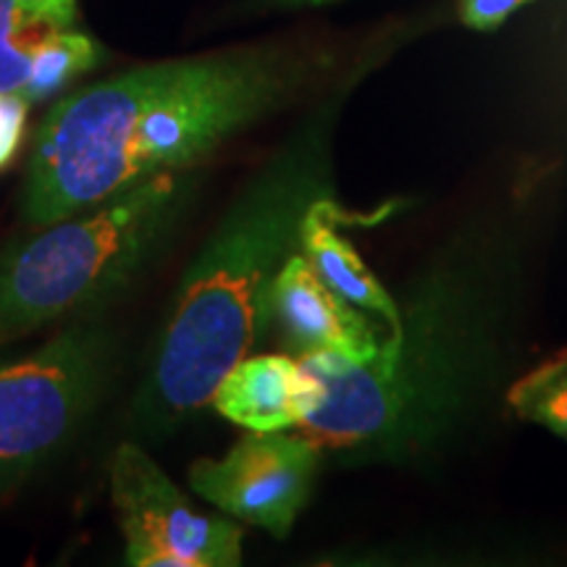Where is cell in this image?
I'll return each instance as SVG.
<instances>
[{"instance_id": "5", "label": "cell", "mask_w": 567, "mask_h": 567, "mask_svg": "<svg viewBox=\"0 0 567 567\" xmlns=\"http://www.w3.org/2000/svg\"><path fill=\"white\" fill-rule=\"evenodd\" d=\"M111 499L132 567H237L245 528L239 520L203 515L163 467L132 442L111 460Z\"/></svg>"}, {"instance_id": "6", "label": "cell", "mask_w": 567, "mask_h": 567, "mask_svg": "<svg viewBox=\"0 0 567 567\" xmlns=\"http://www.w3.org/2000/svg\"><path fill=\"white\" fill-rule=\"evenodd\" d=\"M321 446L300 431H247L218 460H197L189 486L221 515L287 538L308 507Z\"/></svg>"}, {"instance_id": "1", "label": "cell", "mask_w": 567, "mask_h": 567, "mask_svg": "<svg viewBox=\"0 0 567 567\" xmlns=\"http://www.w3.org/2000/svg\"><path fill=\"white\" fill-rule=\"evenodd\" d=\"M316 63L284 48L147 63L63 97L34 134L21 213L48 226L200 166L300 95Z\"/></svg>"}, {"instance_id": "10", "label": "cell", "mask_w": 567, "mask_h": 567, "mask_svg": "<svg viewBox=\"0 0 567 567\" xmlns=\"http://www.w3.org/2000/svg\"><path fill=\"white\" fill-rule=\"evenodd\" d=\"M97 61H101V45L87 34L69 30V27L48 32L34 48L32 74L19 95L30 105L48 101L71 80L97 66Z\"/></svg>"}, {"instance_id": "3", "label": "cell", "mask_w": 567, "mask_h": 567, "mask_svg": "<svg viewBox=\"0 0 567 567\" xmlns=\"http://www.w3.org/2000/svg\"><path fill=\"white\" fill-rule=\"evenodd\" d=\"M197 187L195 168L134 184L38 237L0 252V347L101 305L137 279L172 243Z\"/></svg>"}, {"instance_id": "7", "label": "cell", "mask_w": 567, "mask_h": 567, "mask_svg": "<svg viewBox=\"0 0 567 567\" xmlns=\"http://www.w3.org/2000/svg\"><path fill=\"white\" fill-rule=\"evenodd\" d=\"M266 331H274L281 350L295 358L339 352L358 363L373 360L389 339L386 326L339 297L300 250L289 255L268 284L264 334Z\"/></svg>"}, {"instance_id": "13", "label": "cell", "mask_w": 567, "mask_h": 567, "mask_svg": "<svg viewBox=\"0 0 567 567\" xmlns=\"http://www.w3.org/2000/svg\"><path fill=\"white\" fill-rule=\"evenodd\" d=\"M30 103L19 92H0V172L17 158Z\"/></svg>"}, {"instance_id": "16", "label": "cell", "mask_w": 567, "mask_h": 567, "mask_svg": "<svg viewBox=\"0 0 567 567\" xmlns=\"http://www.w3.org/2000/svg\"><path fill=\"white\" fill-rule=\"evenodd\" d=\"M287 6H321V3H329V0H284Z\"/></svg>"}, {"instance_id": "9", "label": "cell", "mask_w": 567, "mask_h": 567, "mask_svg": "<svg viewBox=\"0 0 567 567\" xmlns=\"http://www.w3.org/2000/svg\"><path fill=\"white\" fill-rule=\"evenodd\" d=\"M344 218L347 216L337 205V197L313 205L302 221L300 252L339 297L379 318L389 329V337H394L402 326L400 305L368 271L350 239L339 231V221H344Z\"/></svg>"}, {"instance_id": "11", "label": "cell", "mask_w": 567, "mask_h": 567, "mask_svg": "<svg viewBox=\"0 0 567 567\" xmlns=\"http://www.w3.org/2000/svg\"><path fill=\"white\" fill-rule=\"evenodd\" d=\"M507 408L567 442V347L507 389Z\"/></svg>"}, {"instance_id": "4", "label": "cell", "mask_w": 567, "mask_h": 567, "mask_svg": "<svg viewBox=\"0 0 567 567\" xmlns=\"http://www.w3.org/2000/svg\"><path fill=\"white\" fill-rule=\"evenodd\" d=\"M113 358V331L87 318L0 365V502L82 429L103 400Z\"/></svg>"}, {"instance_id": "2", "label": "cell", "mask_w": 567, "mask_h": 567, "mask_svg": "<svg viewBox=\"0 0 567 567\" xmlns=\"http://www.w3.org/2000/svg\"><path fill=\"white\" fill-rule=\"evenodd\" d=\"M331 134L334 111L302 124L250 176L187 266L137 400L147 431L210 405L224 373L260 342L268 284L300 250L310 208L337 197Z\"/></svg>"}, {"instance_id": "12", "label": "cell", "mask_w": 567, "mask_h": 567, "mask_svg": "<svg viewBox=\"0 0 567 567\" xmlns=\"http://www.w3.org/2000/svg\"><path fill=\"white\" fill-rule=\"evenodd\" d=\"M53 30L61 27L34 17L21 0H0V92L24 90L34 48Z\"/></svg>"}, {"instance_id": "8", "label": "cell", "mask_w": 567, "mask_h": 567, "mask_svg": "<svg viewBox=\"0 0 567 567\" xmlns=\"http://www.w3.org/2000/svg\"><path fill=\"white\" fill-rule=\"evenodd\" d=\"M316 402V379L289 352L247 354L210 396V405L245 431H292Z\"/></svg>"}, {"instance_id": "15", "label": "cell", "mask_w": 567, "mask_h": 567, "mask_svg": "<svg viewBox=\"0 0 567 567\" xmlns=\"http://www.w3.org/2000/svg\"><path fill=\"white\" fill-rule=\"evenodd\" d=\"M34 17L51 21L55 27H69L74 21L76 0H21Z\"/></svg>"}, {"instance_id": "17", "label": "cell", "mask_w": 567, "mask_h": 567, "mask_svg": "<svg viewBox=\"0 0 567 567\" xmlns=\"http://www.w3.org/2000/svg\"><path fill=\"white\" fill-rule=\"evenodd\" d=\"M0 365H3V358H0Z\"/></svg>"}, {"instance_id": "14", "label": "cell", "mask_w": 567, "mask_h": 567, "mask_svg": "<svg viewBox=\"0 0 567 567\" xmlns=\"http://www.w3.org/2000/svg\"><path fill=\"white\" fill-rule=\"evenodd\" d=\"M526 3L528 0H460V17L471 30L488 32Z\"/></svg>"}]
</instances>
